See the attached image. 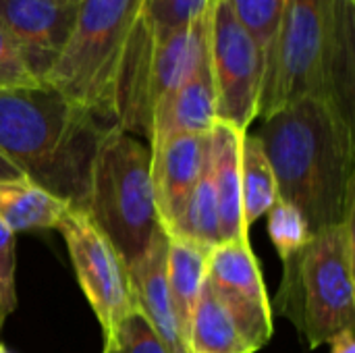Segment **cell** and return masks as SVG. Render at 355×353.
I'll list each match as a JSON object with an SVG mask.
<instances>
[{"label":"cell","instance_id":"obj_1","mask_svg":"<svg viewBox=\"0 0 355 353\" xmlns=\"http://www.w3.org/2000/svg\"><path fill=\"white\" fill-rule=\"evenodd\" d=\"M256 137L279 198L312 233L355 216V123L322 98H302L262 119Z\"/></svg>","mask_w":355,"mask_h":353},{"label":"cell","instance_id":"obj_2","mask_svg":"<svg viewBox=\"0 0 355 353\" xmlns=\"http://www.w3.org/2000/svg\"><path fill=\"white\" fill-rule=\"evenodd\" d=\"M322 98L355 123V0H285L264 52L258 119Z\"/></svg>","mask_w":355,"mask_h":353},{"label":"cell","instance_id":"obj_3","mask_svg":"<svg viewBox=\"0 0 355 353\" xmlns=\"http://www.w3.org/2000/svg\"><path fill=\"white\" fill-rule=\"evenodd\" d=\"M108 127L48 85L0 89V154L73 208L85 206L92 162Z\"/></svg>","mask_w":355,"mask_h":353},{"label":"cell","instance_id":"obj_4","mask_svg":"<svg viewBox=\"0 0 355 353\" xmlns=\"http://www.w3.org/2000/svg\"><path fill=\"white\" fill-rule=\"evenodd\" d=\"M83 210L106 233L127 268L135 266L162 231L148 144L110 125L98 144Z\"/></svg>","mask_w":355,"mask_h":353},{"label":"cell","instance_id":"obj_5","mask_svg":"<svg viewBox=\"0 0 355 353\" xmlns=\"http://www.w3.org/2000/svg\"><path fill=\"white\" fill-rule=\"evenodd\" d=\"M144 0H81L64 52L44 85L114 125V92Z\"/></svg>","mask_w":355,"mask_h":353},{"label":"cell","instance_id":"obj_6","mask_svg":"<svg viewBox=\"0 0 355 353\" xmlns=\"http://www.w3.org/2000/svg\"><path fill=\"white\" fill-rule=\"evenodd\" d=\"M355 216L320 229L285 273L281 295L302 289V331L312 350L329 343L355 320Z\"/></svg>","mask_w":355,"mask_h":353},{"label":"cell","instance_id":"obj_7","mask_svg":"<svg viewBox=\"0 0 355 353\" xmlns=\"http://www.w3.org/2000/svg\"><path fill=\"white\" fill-rule=\"evenodd\" d=\"M58 231L67 243L79 287L100 322L106 345L121 322L135 312L129 268L106 233L83 208H71L60 221Z\"/></svg>","mask_w":355,"mask_h":353},{"label":"cell","instance_id":"obj_8","mask_svg":"<svg viewBox=\"0 0 355 353\" xmlns=\"http://www.w3.org/2000/svg\"><path fill=\"white\" fill-rule=\"evenodd\" d=\"M208 62L216 94V114L241 131L258 119L264 54L235 17L229 0H216L210 10Z\"/></svg>","mask_w":355,"mask_h":353},{"label":"cell","instance_id":"obj_9","mask_svg":"<svg viewBox=\"0 0 355 353\" xmlns=\"http://www.w3.org/2000/svg\"><path fill=\"white\" fill-rule=\"evenodd\" d=\"M81 0H0V25L44 85L73 33Z\"/></svg>","mask_w":355,"mask_h":353},{"label":"cell","instance_id":"obj_10","mask_svg":"<svg viewBox=\"0 0 355 353\" xmlns=\"http://www.w3.org/2000/svg\"><path fill=\"white\" fill-rule=\"evenodd\" d=\"M152 154V187L160 225L168 235L208 160L210 133H185L148 146Z\"/></svg>","mask_w":355,"mask_h":353},{"label":"cell","instance_id":"obj_11","mask_svg":"<svg viewBox=\"0 0 355 353\" xmlns=\"http://www.w3.org/2000/svg\"><path fill=\"white\" fill-rule=\"evenodd\" d=\"M166 250H168V235L162 229L152 241L148 254L135 266L129 268L133 304L135 310L148 320V325L166 345L168 353H189L185 347V339L179 329L171 293H168Z\"/></svg>","mask_w":355,"mask_h":353},{"label":"cell","instance_id":"obj_12","mask_svg":"<svg viewBox=\"0 0 355 353\" xmlns=\"http://www.w3.org/2000/svg\"><path fill=\"white\" fill-rule=\"evenodd\" d=\"M245 131L216 121L210 129L208 164L216 191L220 239H250V229L243 221L241 202V141Z\"/></svg>","mask_w":355,"mask_h":353},{"label":"cell","instance_id":"obj_13","mask_svg":"<svg viewBox=\"0 0 355 353\" xmlns=\"http://www.w3.org/2000/svg\"><path fill=\"white\" fill-rule=\"evenodd\" d=\"M216 121V94L206 52L198 69L156 108L148 146L160 144L175 135L210 133Z\"/></svg>","mask_w":355,"mask_h":353},{"label":"cell","instance_id":"obj_14","mask_svg":"<svg viewBox=\"0 0 355 353\" xmlns=\"http://www.w3.org/2000/svg\"><path fill=\"white\" fill-rule=\"evenodd\" d=\"M206 281L216 293L248 302L262 310H272L260 262L252 252L250 239L223 241L210 250Z\"/></svg>","mask_w":355,"mask_h":353},{"label":"cell","instance_id":"obj_15","mask_svg":"<svg viewBox=\"0 0 355 353\" xmlns=\"http://www.w3.org/2000/svg\"><path fill=\"white\" fill-rule=\"evenodd\" d=\"M73 206L29 179L0 181V223L15 235L33 229H58Z\"/></svg>","mask_w":355,"mask_h":353},{"label":"cell","instance_id":"obj_16","mask_svg":"<svg viewBox=\"0 0 355 353\" xmlns=\"http://www.w3.org/2000/svg\"><path fill=\"white\" fill-rule=\"evenodd\" d=\"M185 347L189 353H254L243 339L229 310L208 281H204L189 320Z\"/></svg>","mask_w":355,"mask_h":353},{"label":"cell","instance_id":"obj_17","mask_svg":"<svg viewBox=\"0 0 355 353\" xmlns=\"http://www.w3.org/2000/svg\"><path fill=\"white\" fill-rule=\"evenodd\" d=\"M208 256H210V250L168 235L166 283H168L173 310H175L179 329L183 333V339L187 337L189 320H191V314L196 310L198 298L206 281Z\"/></svg>","mask_w":355,"mask_h":353},{"label":"cell","instance_id":"obj_18","mask_svg":"<svg viewBox=\"0 0 355 353\" xmlns=\"http://www.w3.org/2000/svg\"><path fill=\"white\" fill-rule=\"evenodd\" d=\"M277 200L279 189L272 166L256 133L245 131L241 141V202L245 227L250 229L256 221L266 216Z\"/></svg>","mask_w":355,"mask_h":353},{"label":"cell","instance_id":"obj_19","mask_svg":"<svg viewBox=\"0 0 355 353\" xmlns=\"http://www.w3.org/2000/svg\"><path fill=\"white\" fill-rule=\"evenodd\" d=\"M168 235L191 241V243L202 246L206 250H212L218 243H223L220 225H218L216 191H214L208 160H206V166H204V171H202L179 221L175 225V229Z\"/></svg>","mask_w":355,"mask_h":353},{"label":"cell","instance_id":"obj_20","mask_svg":"<svg viewBox=\"0 0 355 353\" xmlns=\"http://www.w3.org/2000/svg\"><path fill=\"white\" fill-rule=\"evenodd\" d=\"M210 0H144L133 33L146 37L171 35L210 10Z\"/></svg>","mask_w":355,"mask_h":353},{"label":"cell","instance_id":"obj_21","mask_svg":"<svg viewBox=\"0 0 355 353\" xmlns=\"http://www.w3.org/2000/svg\"><path fill=\"white\" fill-rule=\"evenodd\" d=\"M266 221H268L270 241H272L279 258L283 260L285 273H287L295 266L302 252L312 241L314 233L310 231V225L304 218V214L295 206L283 202L281 198L266 212Z\"/></svg>","mask_w":355,"mask_h":353},{"label":"cell","instance_id":"obj_22","mask_svg":"<svg viewBox=\"0 0 355 353\" xmlns=\"http://www.w3.org/2000/svg\"><path fill=\"white\" fill-rule=\"evenodd\" d=\"M229 4L264 54L275 35L285 0H229Z\"/></svg>","mask_w":355,"mask_h":353},{"label":"cell","instance_id":"obj_23","mask_svg":"<svg viewBox=\"0 0 355 353\" xmlns=\"http://www.w3.org/2000/svg\"><path fill=\"white\" fill-rule=\"evenodd\" d=\"M102 353H168V350L135 310L121 322L112 341L102 347Z\"/></svg>","mask_w":355,"mask_h":353},{"label":"cell","instance_id":"obj_24","mask_svg":"<svg viewBox=\"0 0 355 353\" xmlns=\"http://www.w3.org/2000/svg\"><path fill=\"white\" fill-rule=\"evenodd\" d=\"M17 235L0 223V327L17 308Z\"/></svg>","mask_w":355,"mask_h":353},{"label":"cell","instance_id":"obj_25","mask_svg":"<svg viewBox=\"0 0 355 353\" xmlns=\"http://www.w3.org/2000/svg\"><path fill=\"white\" fill-rule=\"evenodd\" d=\"M42 85L29 71L12 35L0 25V89L37 87Z\"/></svg>","mask_w":355,"mask_h":353},{"label":"cell","instance_id":"obj_26","mask_svg":"<svg viewBox=\"0 0 355 353\" xmlns=\"http://www.w3.org/2000/svg\"><path fill=\"white\" fill-rule=\"evenodd\" d=\"M331 353H355V337L354 329L341 331L337 337H333L331 341Z\"/></svg>","mask_w":355,"mask_h":353},{"label":"cell","instance_id":"obj_27","mask_svg":"<svg viewBox=\"0 0 355 353\" xmlns=\"http://www.w3.org/2000/svg\"><path fill=\"white\" fill-rule=\"evenodd\" d=\"M17 179H23V175L19 173V169L12 162H8L0 154V181H17Z\"/></svg>","mask_w":355,"mask_h":353},{"label":"cell","instance_id":"obj_28","mask_svg":"<svg viewBox=\"0 0 355 353\" xmlns=\"http://www.w3.org/2000/svg\"><path fill=\"white\" fill-rule=\"evenodd\" d=\"M0 353H12V352H10V350H8V347H6V345L0 341Z\"/></svg>","mask_w":355,"mask_h":353},{"label":"cell","instance_id":"obj_29","mask_svg":"<svg viewBox=\"0 0 355 353\" xmlns=\"http://www.w3.org/2000/svg\"><path fill=\"white\" fill-rule=\"evenodd\" d=\"M210 2H212V4H214V2H216V0H210Z\"/></svg>","mask_w":355,"mask_h":353}]
</instances>
